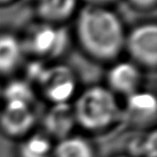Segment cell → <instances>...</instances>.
<instances>
[{
	"label": "cell",
	"instance_id": "18",
	"mask_svg": "<svg viewBox=\"0 0 157 157\" xmlns=\"http://www.w3.org/2000/svg\"><path fill=\"white\" fill-rule=\"evenodd\" d=\"M89 3V5H94V6H101L105 3H109L113 1V0H85Z\"/></svg>",
	"mask_w": 157,
	"mask_h": 157
},
{
	"label": "cell",
	"instance_id": "10",
	"mask_svg": "<svg viewBox=\"0 0 157 157\" xmlns=\"http://www.w3.org/2000/svg\"><path fill=\"white\" fill-rule=\"evenodd\" d=\"M77 0H39V16L49 22H60L70 17L76 9Z\"/></svg>",
	"mask_w": 157,
	"mask_h": 157
},
{
	"label": "cell",
	"instance_id": "19",
	"mask_svg": "<svg viewBox=\"0 0 157 157\" xmlns=\"http://www.w3.org/2000/svg\"><path fill=\"white\" fill-rule=\"evenodd\" d=\"M9 1H11V0H0V3H7Z\"/></svg>",
	"mask_w": 157,
	"mask_h": 157
},
{
	"label": "cell",
	"instance_id": "12",
	"mask_svg": "<svg viewBox=\"0 0 157 157\" xmlns=\"http://www.w3.org/2000/svg\"><path fill=\"white\" fill-rule=\"evenodd\" d=\"M130 112L138 117L147 118L156 112V100L150 93H132L127 101Z\"/></svg>",
	"mask_w": 157,
	"mask_h": 157
},
{
	"label": "cell",
	"instance_id": "4",
	"mask_svg": "<svg viewBox=\"0 0 157 157\" xmlns=\"http://www.w3.org/2000/svg\"><path fill=\"white\" fill-rule=\"evenodd\" d=\"M124 45L134 59L153 67L157 61V26L147 23L135 27L125 37Z\"/></svg>",
	"mask_w": 157,
	"mask_h": 157
},
{
	"label": "cell",
	"instance_id": "15",
	"mask_svg": "<svg viewBox=\"0 0 157 157\" xmlns=\"http://www.w3.org/2000/svg\"><path fill=\"white\" fill-rule=\"evenodd\" d=\"M45 70H46V68H45L42 64L35 63V64L30 65V67L28 68V74L31 79H35L36 81H38L40 83L45 73Z\"/></svg>",
	"mask_w": 157,
	"mask_h": 157
},
{
	"label": "cell",
	"instance_id": "16",
	"mask_svg": "<svg viewBox=\"0 0 157 157\" xmlns=\"http://www.w3.org/2000/svg\"><path fill=\"white\" fill-rule=\"evenodd\" d=\"M143 149L146 150V153L152 156L155 157L156 155V136H155V132H153L151 135V137H149V139L143 144Z\"/></svg>",
	"mask_w": 157,
	"mask_h": 157
},
{
	"label": "cell",
	"instance_id": "7",
	"mask_svg": "<svg viewBox=\"0 0 157 157\" xmlns=\"http://www.w3.org/2000/svg\"><path fill=\"white\" fill-rule=\"evenodd\" d=\"M76 121L75 111L68 103L54 105L45 118V126L52 134L65 138Z\"/></svg>",
	"mask_w": 157,
	"mask_h": 157
},
{
	"label": "cell",
	"instance_id": "6",
	"mask_svg": "<svg viewBox=\"0 0 157 157\" xmlns=\"http://www.w3.org/2000/svg\"><path fill=\"white\" fill-rule=\"evenodd\" d=\"M34 124V115L29 105L20 103H6L1 115V125L12 135L25 133Z\"/></svg>",
	"mask_w": 157,
	"mask_h": 157
},
{
	"label": "cell",
	"instance_id": "2",
	"mask_svg": "<svg viewBox=\"0 0 157 157\" xmlns=\"http://www.w3.org/2000/svg\"><path fill=\"white\" fill-rule=\"evenodd\" d=\"M74 111L76 120L81 125L90 130H98L114 120L117 104L110 91L101 86H94L82 92Z\"/></svg>",
	"mask_w": 157,
	"mask_h": 157
},
{
	"label": "cell",
	"instance_id": "9",
	"mask_svg": "<svg viewBox=\"0 0 157 157\" xmlns=\"http://www.w3.org/2000/svg\"><path fill=\"white\" fill-rule=\"evenodd\" d=\"M22 43L9 33H0V73L12 71L21 60Z\"/></svg>",
	"mask_w": 157,
	"mask_h": 157
},
{
	"label": "cell",
	"instance_id": "5",
	"mask_svg": "<svg viewBox=\"0 0 157 157\" xmlns=\"http://www.w3.org/2000/svg\"><path fill=\"white\" fill-rule=\"evenodd\" d=\"M40 83L44 86L47 96L55 104L68 103V99L72 97L76 88L74 77L66 66L46 68Z\"/></svg>",
	"mask_w": 157,
	"mask_h": 157
},
{
	"label": "cell",
	"instance_id": "8",
	"mask_svg": "<svg viewBox=\"0 0 157 157\" xmlns=\"http://www.w3.org/2000/svg\"><path fill=\"white\" fill-rule=\"evenodd\" d=\"M140 73L133 64L121 62L114 65L109 72L110 86L118 92L132 94L138 86Z\"/></svg>",
	"mask_w": 157,
	"mask_h": 157
},
{
	"label": "cell",
	"instance_id": "20",
	"mask_svg": "<svg viewBox=\"0 0 157 157\" xmlns=\"http://www.w3.org/2000/svg\"><path fill=\"white\" fill-rule=\"evenodd\" d=\"M118 157H128V156H118Z\"/></svg>",
	"mask_w": 157,
	"mask_h": 157
},
{
	"label": "cell",
	"instance_id": "1",
	"mask_svg": "<svg viewBox=\"0 0 157 157\" xmlns=\"http://www.w3.org/2000/svg\"><path fill=\"white\" fill-rule=\"evenodd\" d=\"M77 34L86 52L104 60L117 56L125 42L121 21L102 6L82 8L77 21Z\"/></svg>",
	"mask_w": 157,
	"mask_h": 157
},
{
	"label": "cell",
	"instance_id": "11",
	"mask_svg": "<svg viewBox=\"0 0 157 157\" xmlns=\"http://www.w3.org/2000/svg\"><path fill=\"white\" fill-rule=\"evenodd\" d=\"M93 149L82 137H65L55 149L56 157H93Z\"/></svg>",
	"mask_w": 157,
	"mask_h": 157
},
{
	"label": "cell",
	"instance_id": "14",
	"mask_svg": "<svg viewBox=\"0 0 157 157\" xmlns=\"http://www.w3.org/2000/svg\"><path fill=\"white\" fill-rule=\"evenodd\" d=\"M4 97L7 103L29 105L33 99V91L27 82L14 80L6 86L4 90Z\"/></svg>",
	"mask_w": 157,
	"mask_h": 157
},
{
	"label": "cell",
	"instance_id": "17",
	"mask_svg": "<svg viewBox=\"0 0 157 157\" xmlns=\"http://www.w3.org/2000/svg\"><path fill=\"white\" fill-rule=\"evenodd\" d=\"M130 2L139 8H150L155 4L156 0H130Z\"/></svg>",
	"mask_w": 157,
	"mask_h": 157
},
{
	"label": "cell",
	"instance_id": "13",
	"mask_svg": "<svg viewBox=\"0 0 157 157\" xmlns=\"http://www.w3.org/2000/svg\"><path fill=\"white\" fill-rule=\"evenodd\" d=\"M52 150L51 142L42 135H33L20 147L21 157H49Z\"/></svg>",
	"mask_w": 157,
	"mask_h": 157
},
{
	"label": "cell",
	"instance_id": "3",
	"mask_svg": "<svg viewBox=\"0 0 157 157\" xmlns=\"http://www.w3.org/2000/svg\"><path fill=\"white\" fill-rule=\"evenodd\" d=\"M67 44L68 35L65 30L43 24L34 26L29 31L22 47L40 55H59L65 50Z\"/></svg>",
	"mask_w": 157,
	"mask_h": 157
}]
</instances>
